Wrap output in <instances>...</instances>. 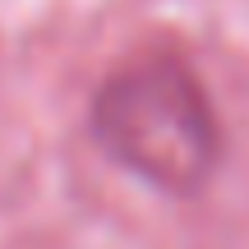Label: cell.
Here are the masks:
<instances>
[{
  "label": "cell",
  "instance_id": "obj_1",
  "mask_svg": "<svg viewBox=\"0 0 249 249\" xmlns=\"http://www.w3.org/2000/svg\"><path fill=\"white\" fill-rule=\"evenodd\" d=\"M92 129L124 171L161 194H198L222 161V124L203 83L176 55H134L97 88Z\"/></svg>",
  "mask_w": 249,
  "mask_h": 249
}]
</instances>
